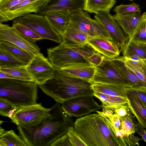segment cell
<instances>
[{
    "label": "cell",
    "instance_id": "obj_34",
    "mask_svg": "<svg viewBox=\"0 0 146 146\" xmlns=\"http://www.w3.org/2000/svg\"><path fill=\"white\" fill-rule=\"evenodd\" d=\"M140 6L135 3L128 5L121 4L116 6L113 11L117 15H124L136 13L140 10Z\"/></svg>",
    "mask_w": 146,
    "mask_h": 146
},
{
    "label": "cell",
    "instance_id": "obj_14",
    "mask_svg": "<svg viewBox=\"0 0 146 146\" xmlns=\"http://www.w3.org/2000/svg\"><path fill=\"white\" fill-rule=\"evenodd\" d=\"M0 41L10 42L33 55L40 52L37 45L23 37L12 26L2 23H0Z\"/></svg>",
    "mask_w": 146,
    "mask_h": 146
},
{
    "label": "cell",
    "instance_id": "obj_17",
    "mask_svg": "<svg viewBox=\"0 0 146 146\" xmlns=\"http://www.w3.org/2000/svg\"><path fill=\"white\" fill-rule=\"evenodd\" d=\"M96 52L105 58L112 59L119 56L121 50L113 40L101 37L91 38L88 43Z\"/></svg>",
    "mask_w": 146,
    "mask_h": 146
},
{
    "label": "cell",
    "instance_id": "obj_28",
    "mask_svg": "<svg viewBox=\"0 0 146 146\" xmlns=\"http://www.w3.org/2000/svg\"><path fill=\"white\" fill-rule=\"evenodd\" d=\"M0 146H27L23 139L17 135L13 130L0 135Z\"/></svg>",
    "mask_w": 146,
    "mask_h": 146
},
{
    "label": "cell",
    "instance_id": "obj_40",
    "mask_svg": "<svg viewBox=\"0 0 146 146\" xmlns=\"http://www.w3.org/2000/svg\"><path fill=\"white\" fill-rule=\"evenodd\" d=\"M105 57L99 53L96 52L93 54L88 58L89 62L95 67L98 66L105 59Z\"/></svg>",
    "mask_w": 146,
    "mask_h": 146
},
{
    "label": "cell",
    "instance_id": "obj_11",
    "mask_svg": "<svg viewBox=\"0 0 146 146\" xmlns=\"http://www.w3.org/2000/svg\"><path fill=\"white\" fill-rule=\"evenodd\" d=\"M69 22L81 31L93 37L111 40L102 24L96 20L91 19L87 12L83 10L70 13Z\"/></svg>",
    "mask_w": 146,
    "mask_h": 146
},
{
    "label": "cell",
    "instance_id": "obj_19",
    "mask_svg": "<svg viewBox=\"0 0 146 146\" xmlns=\"http://www.w3.org/2000/svg\"><path fill=\"white\" fill-rule=\"evenodd\" d=\"M95 67L91 63L71 64L59 69L64 75L90 81L95 72Z\"/></svg>",
    "mask_w": 146,
    "mask_h": 146
},
{
    "label": "cell",
    "instance_id": "obj_25",
    "mask_svg": "<svg viewBox=\"0 0 146 146\" xmlns=\"http://www.w3.org/2000/svg\"><path fill=\"white\" fill-rule=\"evenodd\" d=\"M119 57L135 73L146 88V59L134 60L123 56Z\"/></svg>",
    "mask_w": 146,
    "mask_h": 146
},
{
    "label": "cell",
    "instance_id": "obj_18",
    "mask_svg": "<svg viewBox=\"0 0 146 146\" xmlns=\"http://www.w3.org/2000/svg\"><path fill=\"white\" fill-rule=\"evenodd\" d=\"M61 36L62 38L61 44L70 46H83L93 37L81 31L70 22Z\"/></svg>",
    "mask_w": 146,
    "mask_h": 146
},
{
    "label": "cell",
    "instance_id": "obj_35",
    "mask_svg": "<svg viewBox=\"0 0 146 146\" xmlns=\"http://www.w3.org/2000/svg\"><path fill=\"white\" fill-rule=\"evenodd\" d=\"M17 108L8 101L0 98V114L1 115L10 118Z\"/></svg>",
    "mask_w": 146,
    "mask_h": 146
},
{
    "label": "cell",
    "instance_id": "obj_4",
    "mask_svg": "<svg viewBox=\"0 0 146 146\" xmlns=\"http://www.w3.org/2000/svg\"><path fill=\"white\" fill-rule=\"evenodd\" d=\"M38 84L35 82L13 79H0V98L17 107L36 103Z\"/></svg>",
    "mask_w": 146,
    "mask_h": 146
},
{
    "label": "cell",
    "instance_id": "obj_32",
    "mask_svg": "<svg viewBox=\"0 0 146 146\" xmlns=\"http://www.w3.org/2000/svg\"><path fill=\"white\" fill-rule=\"evenodd\" d=\"M119 117L121 128L123 129L127 135L134 133L136 132L137 122L130 110L125 115Z\"/></svg>",
    "mask_w": 146,
    "mask_h": 146
},
{
    "label": "cell",
    "instance_id": "obj_7",
    "mask_svg": "<svg viewBox=\"0 0 146 146\" xmlns=\"http://www.w3.org/2000/svg\"><path fill=\"white\" fill-rule=\"evenodd\" d=\"M50 115V108L43 107L41 103L17 107L10 118L17 125L28 127L36 126L45 121Z\"/></svg>",
    "mask_w": 146,
    "mask_h": 146
},
{
    "label": "cell",
    "instance_id": "obj_2",
    "mask_svg": "<svg viewBox=\"0 0 146 146\" xmlns=\"http://www.w3.org/2000/svg\"><path fill=\"white\" fill-rule=\"evenodd\" d=\"M74 128L87 146H122L109 118L97 113L76 119Z\"/></svg>",
    "mask_w": 146,
    "mask_h": 146
},
{
    "label": "cell",
    "instance_id": "obj_8",
    "mask_svg": "<svg viewBox=\"0 0 146 146\" xmlns=\"http://www.w3.org/2000/svg\"><path fill=\"white\" fill-rule=\"evenodd\" d=\"M13 23L21 24L46 39L60 44L62 41L61 35L49 23L44 15L29 14L13 20Z\"/></svg>",
    "mask_w": 146,
    "mask_h": 146
},
{
    "label": "cell",
    "instance_id": "obj_41",
    "mask_svg": "<svg viewBox=\"0 0 146 146\" xmlns=\"http://www.w3.org/2000/svg\"><path fill=\"white\" fill-rule=\"evenodd\" d=\"M107 117L110 119L112 124L115 129V131L116 130H119L121 129V123L120 117L118 115L114 113L110 116Z\"/></svg>",
    "mask_w": 146,
    "mask_h": 146
},
{
    "label": "cell",
    "instance_id": "obj_12",
    "mask_svg": "<svg viewBox=\"0 0 146 146\" xmlns=\"http://www.w3.org/2000/svg\"><path fill=\"white\" fill-rule=\"evenodd\" d=\"M27 68L38 85L44 84L53 76L55 68L40 52L35 54Z\"/></svg>",
    "mask_w": 146,
    "mask_h": 146
},
{
    "label": "cell",
    "instance_id": "obj_3",
    "mask_svg": "<svg viewBox=\"0 0 146 146\" xmlns=\"http://www.w3.org/2000/svg\"><path fill=\"white\" fill-rule=\"evenodd\" d=\"M92 84L88 81L65 75L55 68L53 76L38 86L45 94L56 102L62 103L78 96H94V92L91 88Z\"/></svg>",
    "mask_w": 146,
    "mask_h": 146
},
{
    "label": "cell",
    "instance_id": "obj_16",
    "mask_svg": "<svg viewBox=\"0 0 146 146\" xmlns=\"http://www.w3.org/2000/svg\"><path fill=\"white\" fill-rule=\"evenodd\" d=\"M85 0H47L38 14L44 15L47 13L54 11H63L71 13L83 10Z\"/></svg>",
    "mask_w": 146,
    "mask_h": 146
},
{
    "label": "cell",
    "instance_id": "obj_29",
    "mask_svg": "<svg viewBox=\"0 0 146 146\" xmlns=\"http://www.w3.org/2000/svg\"><path fill=\"white\" fill-rule=\"evenodd\" d=\"M28 63L20 60L0 49V68L27 67Z\"/></svg>",
    "mask_w": 146,
    "mask_h": 146
},
{
    "label": "cell",
    "instance_id": "obj_5",
    "mask_svg": "<svg viewBox=\"0 0 146 146\" xmlns=\"http://www.w3.org/2000/svg\"><path fill=\"white\" fill-rule=\"evenodd\" d=\"M96 52L88 43L79 46L60 44L47 49L48 59L54 67L58 69L71 64L90 63L88 58Z\"/></svg>",
    "mask_w": 146,
    "mask_h": 146
},
{
    "label": "cell",
    "instance_id": "obj_39",
    "mask_svg": "<svg viewBox=\"0 0 146 146\" xmlns=\"http://www.w3.org/2000/svg\"><path fill=\"white\" fill-rule=\"evenodd\" d=\"M50 146H72L66 133L53 142Z\"/></svg>",
    "mask_w": 146,
    "mask_h": 146
},
{
    "label": "cell",
    "instance_id": "obj_10",
    "mask_svg": "<svg viewBox=\"0 0 146 146\" xmlns=\"http://www.w3.org/2000/svg\"><path fill=\"white\" fill-rule=\"evenodd\" d=\"M61 107L70 117H78L89 115L102 108L93 98V96L84 95L74 97L62 102Z\"/></svg>",
    "mask_w": 146,
    "mask_h": 146
},
{
    "label": "cell",
    "instance_id": "obj_46",
    "mask_svg": "<svg viewBox=\"0 0 146 146\" xmlns=\"http://www.w3.org/2000/svg\"><path fill=\"white\" fill-rule=\"evenodd\" d=\"M130 0V1H133V0Z\"/></svg>",
    "mask_w": 146,
    "mask_h": 146
},
{
    "label": "cell",
    "instance_id": "obj_44",
    "mask_svg": "<svg viewBox=\"0 0 146 146\" xmlns=\"http://www.w3.org/2000/svg\"><path fill=\"white\" fill-rule=\"evenodd\" d=\"M10 78L16 79L15 77L11 75L0 71V79Z\"/></svg>",
    "mask_w": 146,
    "mask_h": 146
},
{
    "label": "cell",
    "instance_id": "obj_37",
    "mask_svg": "<svg viewBox=\"0 0 146 146\" xmlns=\"http://www.w3.org/2000/svg\"><path fill=\"white\" fill-rule=\"evenodd\" d=\"M123 90L125 92L135 97L146 106V89L128 87Z\"/></svg>",
    "mask_w": 146,
    "mask_h": 146
},
{
    "label": "cell",
    "instance_id": "obj_43",
    "mask_svg": "<svg viewBox=\"0 0 146 146\" xmlns=\"http://www.w3.org/2000/svg\"><path fill=\"white\" fill-rule=\"evenodd\" d=\"M136 132L138 133L146 143V129L137 122L136 126Z\"/></svg>",
    "mask_w": 146,
    "mask_h": 146
},
{
    "label": "cell",
    "instance_id": "obj_31",
    "mask_svg": "<svg viewBox=\"0 0 146 146\" xmlns=\"http://www.w3.org/2000/svg\"><path fill=\"white\" fill-rule=\"evenodd\" d=\"M127 42H135L146 44V22L141 20L128 37Z\"/></svg>",
    "mask_w": 146,
    "mask_h": 146
},
{
    "label": "cell",
    "instance_id": "obj_9",
    "mask_svg": "<svg viewBox=\"0 0 146 146\" xmlns=\"http://www.w3.org/2000/svg\"><path fill=\"white\" fill-rule=\"evenodd\" d=\"M91 88L94 96L102 102V108L112 110L127 104L125 93L122 89L101 83H93Z\"/></svg>",
    "mask_w": 146,
    "mask_h": 146
},
{
    "label": "cell",
    "instance_id": "obj_20",
    "mask_svg": "<svg viewBox=\"0 0 146 146\" xmlns=\"http://www.w3.org/2000/svg\"><path fill=\"white\" fill-rule=\"evenodd\" d=\"M70 14L67 11H57L48 12L44 16L51 25L61 35L69 24Z\"/></svg>",
    "mask_w": 146,
    "mask_h": 146
},
{
    "label": "cell",
    "instance_id": "obj_24",
    "mask_svg": "<svg viewBox=\"0 0 146 146\" xmlns=\"http://www.w3.org/2000/svg\"><path fill=\"white\" fill-rule=\"evenodd\" d=\"M116 1V0H85L84 10L95 14L100 12L109 13Z\"/></svg>",
    "mask_w": 146,
    "mask_h": 146
},
{
    "label": "cell",
    "instance_id": "obj_23",
    "mask_svg": "<svg viewBox=\"0 0 146 146\" xmlns=\"http://www.w3.org/2000/svg\"><path fill=\"white\" fill-rule=\"evenodd\" d=\"M142 15L140 11L133 14L120 16L115 14L113 16L124 33L129 37L141 20Z\"/></svg>",
    "mask_w": 146,
    "mask_h": 146
},
{
    "label": "cell",
    "instance_id": "obj_6",
    "mask_svg": "<svg viewBox=\"0 0 146 146\" xmlns=\"http://www.w3.org/2000/svg\"><path fill=\"white\" fill-rule=\"evenodd\" d=\"M95 67L94 75L90 81L92 83L109 85L122 89L131 87L127 80L110 59L105 58L98 66Z\"/></svg>",
    "mask_w": 146,
    "mask_h": 146
},
{
    "label": "cell",
    "instance_id": "obj_30",
    "mask_svg": "<svg viewBox=\"0 0 146 146\" xmlns=\"http://www.w3.org/2000/svg\"><path fill=\"white\" fill-rule=\"evenodd\" d=\"M0 71L11 75L17 79L34 82L27 67L3 68H0Z\"/></svg>",
    "mask_w": 146,
    "mask_h": 146
},
{
    "label": "cell",
    "instance_id": "obj_38",
    "mask_svg": "<svg viewBox=\"0 0 146 146\" xmlns=\"http://www.w3.org/2000/svg\"><path fill=\"white\" fill-rule=\"evenodd\" d=\"M26 0H0V14Z\"/></svg>",
    "mask_w": 146,
    "mask_h": 146
},
{
    "label": "cell",
    "instance_id": "obj_36",
    "mask_svg": "<svg viewBox=\"0 0 146 146\" xmlns=\"http://www.w3.org/2000/svg\"><path fill=\"white\" fill-rule=\"evenodd\" d=\"M66 133L72 146H87L75 130L74 126L69 127Z\"/></svg>",
    "mask_w": 146,
    "mask_h": 146
},
{
    "label": "cell",
    "instance_id": "obj_26",
    "mask_svg": "<svg viewBox=\"0 0 146 146\" xmlns=\"http://www.w3.org/2000/svg\"><path fill=\"white\" fill-rule=\"evenodd\" d=\"M0 49L8 52L16 58L29 63L34 55L7 42L0 41Z\"/></svg>",
    "mask_w": 146,
    "mask_h": 146
},
{
    "label": "cell",
    "instance_id": "obj_13",
    "mask_svg": "<svg viewBox=\"0 0 146 146\" xmlns=\"http://www.w3.org/2000/svg\"><path fill=\"white\" fill-rule=\"evenodd\" d=\"M95 19L102 25L111 40L122 50L127 42V38L120 26L110 12H100L94 15Z\"/></svg>",
    "mask_w": 146,
    "mask_h": 146
},
{
    "label": "cell",
    "instance_id": "obj_42",
    "mask_svg": "<svg viewBox=\"0 0 146 146\" xmlns=\"http://www.w3.org/2000/svg\"><path fill=\"white\" fill-rule=\"evenodd\" d=\"M112 110L115 113L118 115L119 117H123L125 115L129 110L127 104L122 105L120 107Z\"/></svg>",
    "mask_w": 146,
    "mask_h": 146
},
{
    "label": "cell",
    "instance_id": "obj_21",
    "mask_svg": "<svg viewBox=\"0 0 146 146\" xmlns=\"http://www.w3.org/2000/svg\"><path fill=\"white\" fill-rule=\"evenodd\" d=\"M125 93L128 108L136 118L139 124L146 128V106L135 97Z\"/></svg>",
    "mask_w": 146,
    "mask_h": 146
},
{
    "label": "cell",
    "instance_id": "obj_45",
    "mask_svg": "<svg viewBox=\"0 0 146 146\" xmlns=\"http://www.w3.org/2000/svg\"><path fill=\"white\" fill-rule=\"evenodd\" d=\"M142 19L144 20L146 22V11L142 14Z\"/></svg>",
    "mask_w": 146,
    "mask_h": 146
},
{
    "label": "cell",
    "instance_id": "obj_22",
    "mask_svg": "<svg viewBox=\"0 0 146 146\" xmlns=\"http://www.w3.org/2000/svg\"><path fill=\"white\" fill-rule=\"evenodd\" d=\"M114 65L117 67L127 79L131 88L146 89L143 83L135 73L127 66L119 56L110 59Z\"/></svg>",
    "mask_w": 146,
    "mask_h": 146
},
{
    "label": "cell",
    "instance_id": "obj_1",
    "mask_svg": "<svg viewBox=\"0 0 146 146\" xmlns=\"http://www.w3.org/2000/svg\"><path fill=\"white\" fill-rule=\"evenodd\" d=\"M60 103L56 102L50 108V117L36 126L28 127L21 125L17 129L27 146H50L74 125L73 119L67 116Z\"/></svg>",
    "mask_w": 146,
    "mask_h": 146
},
{
    "label": "cell",
    "instance_id": "obj_27",
    "mask_svg": "<svg viewBox=\"0 0 146 146\" xmlns=\"http://www.w3.org/2000/svg\"><path fill=\"white\" fill-rule=\"evenodd\" d=\"M123 57L128 58L135 55L141 59H146V44L135 42H127L121 50Z\"/></svg>",
    "mask_w": 146,
    "mask_h": 146
},
{
    "label": "cell",
    "instance_id": "obj_33",
    "mask_svg": "<svg viewBox=\"0 0 146 146\" xmlns=\"http://www.w3.org/2000/svg\"><path fill=\"white\" fill-rule=\"evenodd\" d=\"M12 26L17 33L25 39L30 42H35L42 38L30 29L16 23H13Z\"/></svg>",
    "mask_w": 146,
    "mask_h": 146
},
{
    "label": "cell",
    "instance_id": "obj_15",
    "mask_svg": "<svg viewBox=\"0 0 146 146\" xmlns=\"http://www.w3.org/2000/svg\"><path fill=\"white\" fill-rule=\"evenodd\" d=\"M47 0H26L0 14V23L14 20L30 14L38 13Z\"/></svg>",
    "mask_w": 146,
    "mask_h": 146
}]
</instances>
